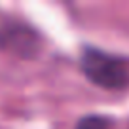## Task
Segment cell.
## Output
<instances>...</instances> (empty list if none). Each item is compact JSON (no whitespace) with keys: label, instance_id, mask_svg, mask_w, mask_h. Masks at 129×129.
Wrapping results in <instances>:
<instances>
[{"label":"cell","instance_id":"1","mask_svg":"<svg viewBox=\"0 0 129 129\" xmlns=\"http://www.w3.org/2000/svg\"><path fill=\"white\" fill-rule=\"evenodd\" d=\"M80 69L91 84L103 89L129 87V59L103 51L93 46H85L80 53Z\"/></svg>","mask_w":129,"mask_h":129},{"label":"cell","instance_id":"2","mask_svg":"<svg viewBox=\"0 0 129 129\" xmlns=\"http://www.w3.org/2000/svg\"><path fill=\"white\" fill-rule=\"evenodd\" d=\"M76 129H108V121H106L105 118H101V116L91 114V116L82 118V120L78 121Z\"/></svg>","mask_w":129,"mask_h":129}]
</instances>
